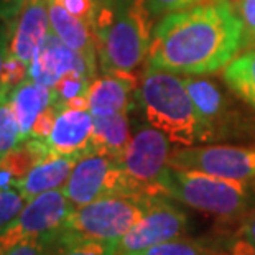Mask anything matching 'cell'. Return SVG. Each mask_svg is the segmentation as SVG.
Listing matches in <instances>:
<instances>
[{
    "instance_id": "obj_2",
    "label": "cell",
    "mask_w": 255,
    "mask_h": 255,
    "mask_svg": "<svg viewBox=\"0 0 255 255\" xmlns=\"http://www.w3.org/2000/svg\"><path fill=\"white\" fill-rule=\"evenodd\" d=\"M151 17L145 0H97L92 31L104 73H132L148 56Z\"/></svg>"
},
{
    "instance_id": "obj_29",
    "label": "cell",
    "mask_w": 255,
    "mask_h": 255,
    "mask_svg": "<svg viewBox=\"0 0 255 255\" xmlns=\"http://www.w3.org/2000/svg\"><path fill=\"white\" fill-rule=\"evenodd\" d=\"M0 255H51V241L30 239V241L17 244Z\"/></svg>"
},
{
    "instance_id": "obj_7",
    "label": "cell",
    "mask_w": 255,
    "mask_h": 255,
    "mask_svg": "<svg viewBox=\"0 0 255 255\" xmlns=\"http://www.w3.org/2000/svg\"><path fill=\"white\" fill-rule=\"evenodd\" d=\"M73 209L74 206L63 189H53L28 199L17 218L0 232V254L30 239L53 241L63 231Z\"/></svg>"
},
{
    "instance_id": "obj_6",
    "label": "cell",
    "mask_w": 255,
    "mask_h": 255,
    "mask_svg": "<svg viewBox=\"0 0 255 255\" xmlns=\"http://www.w3.org/2000/svg\"><path fill=\"white\" fill-rule=\"evenodd\" d=\"M63 193L74 208L114 194H143L128 178L121 160L96 151H88L76 161Z\"/></svg>"
},
{
    "instance_id": "obj_19",
    "label": "cell",
    "mask_w": 255,
    "mask_h": 255,
    "mask_svg": "<svg viewBox=\"0 0 255 255\" xmlns=\"http://www.w3.org/2000/svg\"><path fill=\"white\" fill-rule=\"evenodd\" d=\"M130 138L132 135H130L127 112L94 117V132H92L89 151L122 160Z\"/></svg>"
},
{
    "instance_id": "obj_3",
    "label": "cell",
    "mask_w": 255,
    "mask_h": 255,
    "mask_svg": "<svg viewBox=\"0 0 255 255\" xmlns=\"http://www.w3.org/2000/svg\"><path fill=\"white\" fill-rule=\"evenodd\" d=\"M135 97L146 124L161 130L171 143L193 146L203 142L198 112L186 91L184 79L176 73L148 66Z\"/></svg>"
},
{
    "instance_id": "obj_25",
    "label": "cell",
    "mask_w": 255,
    "mask_h": 255,
    "mask_svg": "<svg viewBox=\"0 0 255 255\" xmlns=\"http://www.w3.org/2000/svg\"><path fill=\"white\" fill-rule=\"evenodd\" d=\"M25 204L26 199L17 186L0 189V232L17 218Z\"/></svg>"
},
{
    "instance_id": "obj_9",
    "label": "cell",
    "mask_w": 255,
    "mask_h": 255,
    "mask_svg": "<svg viewBox=\"0 0 255 255\" xmlns=\"http://www.w3.org/2000/svg\"><path fill=\"white\" fill-rule=\"evenodd\" d=\"M168 165L241 181H255V146L203 145L171 151Z\"/></svg>"
},
{
    "instance_id": "obj_21",
    "label": "cell",
    "mask_w": 255,
    "mask_h": 255,
    "mask_svg": "<svg viewBox=\"0 0 255 255\" xmlns=\"http://www.w3.org/2000/svg\"><path fill=\"white\" fill-rule=\"evenodd\" d=\"M51 255H117V242L83 239L59 232L51 241Z\"/></svg>"
},
{
    "instance_id": "obj_8",
    "label": "cell",
    "mask_w": 255,
    "mask_h": 255,
    "mask_svg": "<svg viewBox=\"0 0 255 255\" xmlns=\"http://www.w3.org/2000/svg\"><path fill=\"white\" fill-rule=\"evenodd\" d=\"M171 140L153 126H140L132 135L122 156V166L143 194H163L161 176L168 166Z\"/></svg>"
},
{
    "instance_id": "obj_23",
    "label": "cell",
    "mask_w": 255,
    "mask_h": 255,
    "mask_svg": "<svg viewBox=\"0 0 255 255\" xmlns=\"http://www.w3.org/2000/svg\"><path fill=\"white\" fill-rule=\"evenodd\" d=\"M204 244L209 255H255V246L239 229L216 234Z\"/></svg>"
},
{
    "instance_id": "obj_31",
    "label": "cell",
    "mask_w": 255,
    "mask_h": 255,
    "mask_svg": "<svg viewBox=\"0 0 255 255\" xmlns=\"http://www.w3.org/2000/svg\"><path fill=\"white\" fill-rule=\"evenodd\" d=\"M10 33H12V30H8L5 23L0 21V86H2L5 63H7V58L10 55Z\"/></svg>"
},
{
    "instance_id": "obj_16",
    "label": "cell",
    "mask_w": 255,
    "mask_h": 255,
    "mask_svg": "<svg viewBox=\"0 0 255 255\" xmlns=\"http://www.w3.org/2000/svg\"><path fill=\"white\" fill-rule=\"evenodd\" d=\"M79 158L76 155L48 153L17 183V188L26 201L41 193L63 189Z\"/></svg>"
},
{
    "instance_id": "obj_32",
    "label": "cell",
    "mask_w": 255,
    "mask_h": 255,
    "mask_svg": "<svg viewBox=\"0 0 255 255\" xmlns=\"http://www.w3.org/2000/svg\"><path fill=\"white\" fill-rule=\"evenodd\" d=\"M23 0H0V21L15 18Z\"/></svg>"
},
{
    "instance_id": "obj_28",
    "label": "cell",
    "mask_w": 255,
    "mask_h": 255,
    "mask_svg": "<svg viewBox=\"0 0 255 255\" xmlns=\"http://www.w3.org/2000/svg\"><path fill=\"white\" fill-rule=\"evenodd\" d=\"M69 13L76 15L78 18L88 21L92 28L97 8V0H58Z\"/></svg>"
},
{
    "instance_id": "obj_30",
    "label": "cell",
    "mask_w": 255,
    "mask_h": 255,
    "mask_svg": "<svg viewBox=\"0 0 255 255\" xmlns=\"http://www.w3.org/2000/svg\"><path fill=\"white\" fill-rule=\"evenodd\" d=\"M237 229L255 246V206L237 221Z\"/></svg>"
},
{
    "instance_id": "obj_22",
    "label": "cell",
    "mask_w": 255,
    "mask_h": 255,
    "mask_svg": "<svg viewBox=\"0 0 255 255\" xmlns=\"http://www.w3.org/2000/svg\"><path fill=\"white\" fill-rule=\"evenodd\" d=\"M10 88L0 86V160L25 142L17 116L8 101Z\"/></svg>"
},
{
    "instance_id": "obj_5",
    "label": "cell",
    "mask_w": 255,
    "mask_h": 255,
    "mask_svg": "<svg viewBox=\"0 0 255 255\" xmlns=\"http://www.w3.org/2000/svg\"><path fill=\"white\" fill-rule=\"evenodd\" d=\"M153 199V194H114L96 199L74 208L61 232L83 239L119 242L143 218Z\"/></svg>"
},
{
    "instance_id": "obj_27",
    "label": "cell",
    "mask_w": 255,
    "mask_h": 255,
    "mask_svg": "<svg viewBox=\"0 0 255 255\" xmlns=\"http://www.w3.org/2000/svg\"><path fill=\"white\" fill-rule=\"evenodd\" d=\"M203 0H145L146 10H148L151 20L163 18L165 15L181 12L189 7L201 3Z\"/></svg>"
},
{
    "instance_id": "obj_24",
    "label": "cell",
    "mask_w": 255,
    "mask_h": 255,
    "mask_svg": "<svg viewBox=\"0 0 255 255\" xmlns=\"http://www.w3.org/2000/svg\"><path fill=\"white\" fill-rule=\"evenodd\" d=\"M133 255H209V251L206 247L204 241H194V239L183 236L150 249H145V251Z\"/></svg>"
},
{
    "instance_id": "obj_12",
    "label": "cell",
    "mask_w": 255,
    "mask_h": 255,
    "mask_svg": "<svg viewBox=\"0 0 255 255\" xmlns=\"http://www.w3.org/2000/svg\"><path fill=\"white\" fill-rule=\"evenodd\" d=\"M184 86L203 127V143L213 142L229 130L234 114L231 102L214 81L203 76H186Z\"/></svg>"
},
{
    "instance_id": "obj_10",
    "label": "cell",
    "mask_w": 255,
    "mask_h": 255,
    "mask_svg": "<svg viewBox=\"0 0 255 255\" xmlns=\"http://www.w3.org/2000/svg\"><path fill=\"white\" fill-rule=\"evenodd\" d=\"M188 216L183 209L171 203V198L155 196L145 216L117 242V255H133L186 236Z\"/></svg>"
},
{
    "instance_id": "obj_1",
    "label": "cell",
    "mask_w": 255,
    "mask_h": 255,
    "mask_svg": "<svg viewBox=\"0 0 255 255\" xmlns=\"http://www.w3.org/2000/svg\"><path fill=\"white\" fill-rule=\"evenodd\" d=\"M244 50V28L232 0H211L165 15L151 33L148 66L204 76L224 69Z\"/></svg>"
},
{
    "instance_id": "obj_18",
    "label": "cell",
    "mask_w": 255,
    "mask_h": 255,
    "mask_svg": "<svg viewBox=\"0 0 255 255\" xmlns=\"http://www.w3.org/2000/svg\"><path fill=\"white\" fill-rule=\"evenodd\" d=\"M10 106L17 116L23 140H28L36 119L51 106V89L26 78L8 92Z\"/></svg>"
},
{
    "instance_id": "obj_15",
    "label": "cell",
    "mask_w": 255,
    "mask_h": 255,
    "mask_svg": "<svg viewBox=\"0 0 255 255\" xmlns=\"http://www.w3.org/2000/svg\"><path fill=\"white\" fill-rule=\"evenodd\" d=\"M137 79L132 73H104L91 83L88 89V107L94 117L127 112L132 106V94Z\"/></svg>"
},
{
    "instance_id": "obj_13",
    "label": "cell",
    "mask_w": 255,
    "mask_h": 255,
    "mask_svg": "<svg viewBox=\"0 0 255 255\" xmlns=\"http://www.w3.org/2000/svg\"><path fill=\"white\" fill-rule=\"evenodd\" d=\"M50 33V0H23L10 33V55L30 64Z\"/></svg>"
},
{
    "instance_id": "obj_20",
    "label": "cell",
    "mask_w": 255,
    "mask_h": 255,
    "mask_svg": "<svg viewBox=\"0 0 255 255\" xmlns=\"http://www.w3.org/2000/svg\"><path fill=\"white\" fill-rule=\"evenodd\" d=\"M222 78L236 96L255 109V48L232 59L222 69Z\"/></svg>"
},
{
    "instance_id": "obj_26",
    "label": "cell",
    "mask_w": 255,
    "mask_h": 255,
    "mask_svg": "<svg viewBox=\"0 0 255 255\" xmlns=\"http://www.w3.org/2000/svg\"><path fill=\"white\" fill-rule=\"evenodd\" d=\"M244 28V50L255 48V0H232Z\"/></svg>"
},
{
    "instance_id": "obj_4",
    "label": "cell",
    "mask_w": 255,
    "mask_h": 255,
    "mask_svg": "<svg viewBox=\"0 0 255 255\" xmlns=\"http://www.w3.org/2000/svg\"><path fill=\"white\" fill-rule=\"evenodd\" d=\"M161 191L199 213L226 222H237L255 206V181H241L198 170L166 166Z\"/></svg>"
},
{
    "instance_id": "obj_11",
    "label": "cell",
    "mask_w": 255,
    "mask_h": 255,
    "mask_svg": "<svg viewBox=\"0 0 255 255\" xmlns=\"http://www.w3.org/2000/svg\"><path fill=\"white\" fill-rule=\"evenodd\" d=\"M96 64V59L71 50L51 31L28 64V78L51 89L66 74L78 73L94 79Z\"/></svg>"
},
{
    "instance_id": "obj_17",
    "label": "cell",
    "mask_w": 255,
    "mask_h": 255,
    "mask_svg": "<svg viewBox=\"0 0 255 255\" xmlns=\"http://www.w3.org/2000/svg\"><path fill=\"white\" fill-rule=\"evenodd\" d=\"M50 25L51 31L64 45L97 61L96 36L91 25L69 13L58 0H50Z\"/></svg>"
},
{
    "instance_id": "obj_14",
    "label": "cell",
    "mask_w": 255,
    "mask_h": 255,
    "mask_svg": "<svg viewBox=\"0 0 255 255\" xmlns=\"http://www.w3.org/2000/svg\"><path fill=\"white\" fill-rule=\"evenodd\" d=\"M94 116L89 109H59L50 135L43 140L48 151L83 156L91 148Z\"/></svg>"
}]
</instances>
